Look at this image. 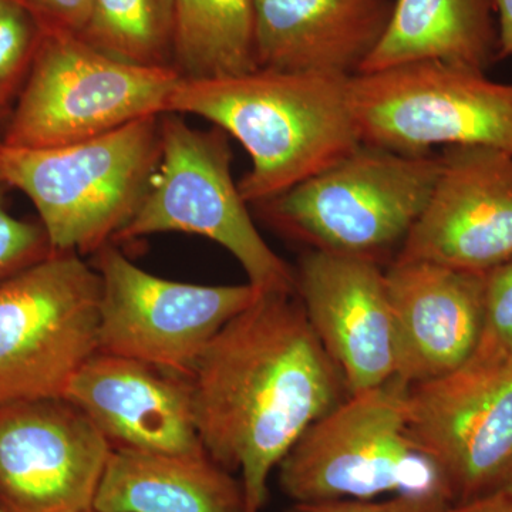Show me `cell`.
<instances>
[{"mask_svg": "<svg viewBox=\"0 0 512 512\" xmlns=\"http://www.w3.org/2000/svg\"><path fill=\"white\" fill-rule=\"evenodd\" d=\"M8 2H10V0H0V9H2Z\"/></svg>", "mask_w": 512, "mask_h": 512, "instance_id": "cell-30", "label": "cell"}, {"mask_svg": "<svg viewBox=\"0 0 512 512\" xmlns=\"http://www.w3.org/2000/svg\"><path fill=\"white\" fill-rule=\"evenodd\" d=\"M161 154L146 195L113 242L184 232L217 242L259 291H295V272L259 234L232 178L228 134L201 131L181 114H161Z\"/></svg>", "mask_w": 512, "mask_h": 512, "instance_id": "cell-6", "label": "cell"}, {"mask_svg": "<svg viewBox=\"0 0 512 512\" xmlns=\"http://www.w3.org/2000/svg\"><path fill=\"white\" fill-rule=\"evenodd\" d=\"M440 167V154L412 156L360 144L328 170L256 207L312 251L380 264L419 220Z\"/></svg>", "mask_w": 512, "mask_h": 512, "instance_id": "cell-4", "label": "cell"}, {"mask_svg": "<svg viewBox=\"0 0 512 512\" xmlns=\"http://www.w3.org/2000/svg\"><path fill=\"white\" fill-rule=\"evenodd\" d=\"M100 512H245L241 480L207 453L111 450L93 504Z\"/></svg>", "mask_w": 512, "mask_h": 512, "instance_id": "cell-18", "label": "cell"}, {"mask_svg": "<svg viewBox=\"0 0 512 512\" xmlns=\"http://www.w3.org/2000/svg\"><path fill=\"white\" fill-rule=\"evenodd\" d=\"M295 291L350 396L396 377V339L386 271L373 259L309 251Z\"/></svg>", "mask_w": 512, "mask_h": 512, "instance_id": "cell-14", "label": "cell"}, {"mask_svg": "<svg viewBox=\"0 0 512 512\" xmlns=\"http://www.w3.org/2000/svg\"><path fill=\"white\" fill-rule=\"evenodd\" d=\"M481 342L512 352V259L485 275V325Z\"/></svg>", "mask_w": 512, "mask_h": 512, "instance_id": "cell-24", "label": "cell"}, {"mask_svg": "<svg viewBox=\"0 0 512 512\" xmlns=\"http://www.w3.org/2000/svg\"><path fill=\"white\" fill-rule=\"evenodd\" d=\"M190 384L202 447L241 476L245 512L264 510L272 471L350 396L296 291L259 293L211 340Z\"/></svg>", "mask_w": 512, "mask_h": 512, "instance_id": "cell-1", "label": "cell"}, {"mask_svg": "<svg viewBox=\"0 0 512 512\" xmlns=\"http://www.w3.org/2000/svg\"><path fill=\"white\" fill-rule=\"evenodd\" d=\"M63 397L86 414L113 450L205 453L184 377L97 352L77 370Z\"/></svg>", "mask_w": 512, "mask_h": 512, "instance_id": "cell-15", "label": "cell"}, {"mask_svg": "<svg viewBox=\"0 0 512 512\" xmlns=\"http://www.w3.org/2000/svg\"><path fill=\"white\" fill-rule=\"evenodd\" d=\"M173 67L183 79H217L258 69L255 0H174Z\"/></svg>", "mask_w": 512, "mask_h": 512, "instance_id": "cell-20", "label": "cell"}, {"mask_svg": "<svg viewBox=\"0 0 512 512\" xmlns=\"http://www.w3.org/2000/svg\"><path fill=\"white\" fill-rule=\"evenodd\" d=\"M174 0H93L82 39L138 66H173Z\"/></svg>", "mask_w": 512, "mask_h": 512, "instance_id": "cell-21", "label": "cell"}, {"mask_svg": "<svg viewBox=\"0 0 512 512\" xmlns=\"http://www.w3.org/2000/svg\"><path fill=\"white\" fill-rule=\"evenodd\" d=\"M407 419L454 503L503 493L512 481V352L480 342L453 372L409 384Z\"/></svg>", "mask_w": 512, "mask_h": 512, "instance_id": "cell-10", "label": "cell"}, {"mask_svg": "<svg viewBox=\"0 0 512 512\" xmlns=\"http://www.w3.org/2000/svg\"><path fill=\"white\" fill-rule=\"evenodd\" d=\"M278 471L281 490L295 504L383 494H440L453 501L439 468L410 436L407 384L397 377L349 396L313 423Z\"/></svg>", "mask_w": 512, "mask_h": 512, "instance_id": "cell-5", "label": "cell"}, {"mask_svg": "<svg viewBox=\"0 0 512 512\" xmlns=\"http://www.w3.org/2000/svg\"><path fill=\"white\" fill-rule=\"evenodd\" d=\"M0 177V282L52 254L42 225L16 218L6 205V188Z\"/></svg>", "mask_w": 512, "mask_h": 512, "instance_id": "cell-22", "label": "cell"}, {"mask_svg": "<svg viewBox=\"0 0 512 512\" xmlns=\"http://www.w3.org/2000/svg\"><path fill=\"white\" fill-rule=\"evenodd\" d=\"M100 278L99 352L190 380L212 339L258 298L254 285H195L144 271L113 242L94 254Z\"/></svg>", "mask_w": 512, "mask_h": 512, "instance_id": "cell-11", "label": "cell"}, {"mask_svg": "<svg viewBox=\"0 0 512 512\" xmlns=\"http://www.w3.org/2000/svg\"><path fill=\"white\" fill-rule=\"evenodd\" d=\"M99 298V274L72 252L0 282V406L63 397L99 352Z\"/></svg>", "mask_w": 512, "mask_h": 512, "instance_id": "cell-9", "label": "cell"}, {"mask_svg": "<svg viewBox=\"0 0 512 512\" xmlns=\"http://www.w3.org/2000/svg\"><path fill=\"white\" fill-rule=\"evenodd\" d=\"M501 494H503L504 497L510 498V500H512V481L510 484H508V487L505 488V490Z\"/></svg>", "mask_w": 512, "mask_h": 512, "instance_id": "cell-29", "label": "cell"}, {"mask_svg": "<svg viewBox=\"0 0 512 512\" xmlns=\"http://www.w3.org/2000/svg\"><path fill=\"white\" fill-rule=\"evenodd\" d=\"M394 0H255L258 69L353 77L379 45Z\"/></svg>", "mask_w": 512, "mask_h": 512, "instance_id": "cell-17", "label": "cell"}, {"mask_svg": "<svg viewBox=\"0 0 512 512\" xmlns=\"http://www.w3.org/2000/svg\"><path fill=\"white\" fill-rule=\"evenodd\" d=\"M349 79L268 69L217 79L181 77L167 113L201 117L239 141L252 161L239 192L248 205H259L362 144Z\"/></svg>", "mask_w": 512, "mask_h": 512, "instance_id": "cell-2", "label": "cell"}, {"mask_svg": "<svg viewBox=\"0 0 512 512\" xmlns=\"http://www.w3.org/2000/svg\"><path fill=\"white\" fill-rule=\"evenodd\" d=\"M474 512H512V500L504 497L503 494H498L478 503Z\"/></svg>", "mask_w": 512, "mask_h": 512, "instance_id": "cell-28", "label": "cell"}, {"mask_svg": "<svg viewBox=\"0 0 512 512\" xmlns=\"http://www.w3.org/2000/svg\"><path fill=\"white\" fill-rule=\"evenodd\" d=\"M84 512H100V511L94 510V508H90V510H87V511H84Z\"/></svg>", "mask_w": 512, "mask_h": 512, "instance_id": "cell-31", "label": "cell"}, {"mask_svg": "<svg viewBox=\"0 0 512 512\" xmlns=\"http://www.w3.org/2000/svg\"><path fill=\"white\" fill-rule=\"evenodd\" d=\"M494 0H394L387 28L357 74L417 62L487 72L497 62Z\"/></svg>", "mask_w": 512, "mask_h": 512, "instance_id": "cell-19", "label": "cell"}, {"mask_svg": "<svg viewBox=\"0 0 512 512\" xmlns=\"http://www.w3.org/2000/svg\"><path fill=\"white\" fill-rule=\"evenodd\" d=\"M180 80L173 66L123 62L49 26L2 143L64 146L161 116Z\"/></svg>", "mask_w": 512, "mask_h": 512, "instance_id": "cell-7", "label": "cell"}, {"mask_svg": "<svg viewBox=\"0 0 512 512\" xmlns=\"http://www.w3.org/2000/svg\"><path fill=\"white\" fill-rule=\"evenodd\" d=\"M477 504L458 505L446 495L440 494H402L383 501L373 498L293 504L288 512H474Z\"/></svg>", "mask_w": 512, "mask_h": 512, "instance_id": "cell-23", "label": "cell"}, {"mask_svg": "<svg viewBox=\"0 0 512 512\" xmlns=\"http://www.w3.org/2000/svg\"><path fill=\"white\" fill-rule=\"evenodd\" d=\"M440 158L436 187L394 262L488 274L512 259V154L450 146Z\"/></svg>", "mask_w": 512, "mask_h": 512, "instance_id": "cell-13", "label": "cell"}, {"mask_svg": "<svg viewBox=\"0 0 512 512\" xmlns=\"http://www.w3.org/2000/svg\"><path fill=\"white\" fill-rule=\"evenodd\" d=\"M360 141L402 154L484 146L512 154V84L441 62H417L349 79Z\"/></svg>", "mask_w": 512, "mask_h": 512, "instance_id": "cell-8", "label": "cell"}, {"mask_svg": "<svg viewBox=\"0 0 512 512\" xmlns=\"http://www.w3.org/2000/svg\"><path fill=\"white\" fill-rule=\"evenodd\" d=\"M29 43L30 28L25 12L22 6L10 0L0 9V83L18 72Z\"/></svg>", "mask_w": 512, "mask_h": 512, "instance_id": "cell-25", "label": "cell"}, {"mask_svg": "<svg viewBox=\"0 0 512 512\" xmlns=\"http://www.w3.org/2000/svg\"><path fill=\"white\" fill-rule=\"evenodd\" d=\"M40 15L45 16L50 28L82 35L89 20L93 0H26Z\"/></svg>", "mask_w": 512, "mask_h": 512, "instance_id": "cell-26", "label": "cell"}, {"mask_svg": "<svg viewBox=\"0 0 512 512\" xmlns=\"http://www.w3.org/2000/svg\"><path fill=\"white\" fill-rule=\"evenodd\" d=\"M109 441L64 397L0 406V512H84Z\"/></svg>", "mask_w": 512, "mask_h": 512, "instance_id": "cell-12", "label": "cell"}, {"mask_svg": "<svg viewBox=\"0 0 512 512\" xmlns=\"http://www.w3.org/2000/svg\"><path fill=\"white\" fill-rule=\"evenodd\" d=\"M160 119L57 147L0 141V177L33 202L53 252L96 254L126 227L160 161Z\"/></svg>", "mask_w": 512, "mask_h": 512, "instance_id": "cell-3", "label": "cell"}, {"mask_svg": "<svg viewBox=\"0 0 512 512\" xmlns=\"http://www.w3.org/2000/svg\"><path fill=\"white\" fill-rule=\"evenodd\" d=\"M498 28V60L512 57V0H494Z\"/></svg>", "mask_w": 512, "mask_h": 512, "instance_id": "cell-27", "label": "cell"}, {"mask_svg": "<svg viewBox=\"0 0 512 512\" xmlns=\"http://www.w3.org/2000/svg\"><path fill=\"white\" fill-rule=\"evenodd\" d=\"M485 275L427 262L386 269L397 379L407 386L437 379L474 355L484 333Z\"/></svg>", "mask_w": 512, "mask_h": 512, "instance_id": "cell-16", "label": "cell"}]
</instances>
